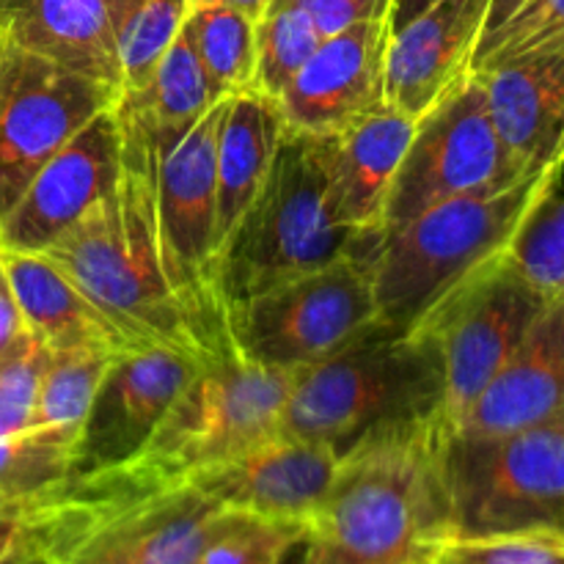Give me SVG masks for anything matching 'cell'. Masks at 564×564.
Instances as JSON below:
<instances>
[{"mask_svg": "<svg viewBox=\"0 0 564 564\" xmlns=\"http://www.w3.org/2000/svg\"><path fill=\"white\" fill-rule=\"evenodd\" d=\"M110 361L113 356L102 350L50 352L31 427L55 430L75 438Z\"/></svg>", "mask_w": 564, "mask_h": 564, "instance_id": "f1b7e54d", "label": "cell"}, {"mask_svg": "<svg viewBox=\"0 0 564 564\" xmlns=\"http://www.w3.org/2000/svg\"><path fill=\"white\" fill-rule=\"evenodd\" d=\"M427 564H564V534L449 538Z\"/></svg>", "mask_w": 564, "mask_h": 564, "instance_id": "e575fe53", "label": "cell"}, {"mask_svg": "<svg viewBox=\"0 0 564 564\" xmlns=\"http://www.w3.org/2000/svg\"><path fill=\"white\" fill-rule=\"evenodd\" d=\"M121 130L113 108L94 116L36 171L0 224L3 251L42 253L116 191Z\"/></svg>", "mask_w": 564, "mask_h": 564, "instance_id": "5bb4252c", "label": "cell"}, {"mask_svg": "<svg viewBox=\"0 0 564 564\" xmlns=\"http://www.w3.org/2000/svg\"><path fill=\"white\" fill-rule=\"evenodd\" d=\"M47 361L50 350L31 330H25L0 358V438L22 433L33 424Z\"/></svg>", "mask_w": 564, "mask_h": 564, "instance_id": "836d02e7", "label": "cell"}, {"mask_svg": "<svg viewBox=\"0 0 564 564\" xmlns=\"http://www.w3.org/2000/svg\"><path fill=\"white\" fill-rule=\"evenodd\" d=\"M433 3H438V0H391V11H389L391 31H400L402 25H408L413 17L427 11Z\"/></svg>", "mask_w": 564, "mask_h": 564, "instance_id": "f35d334b", "label": "cell"}, {"mask_svg": "<svg viewBox=\"0 0 564 564\" xmlns=\"http://www.w3.org/2000/svg\"><path fill=\"white\" fill-rule=\"evenodd\" d=\"M295 375L237 352L204 361L160 422L147 449L113 471L75 479L77 499L102 518L185 485L187 477L281 435Z\"/></svg>", "mask_w": 564, "mask_h": 564, "instance_id": "3957f363", "label": "cell"}, {"mask_svg": "<svg viewBox=\"0 0 564 564\" xmlns=\"http://www.w3.org/2000/svg\"><path fill=\"white\" fill-rule=\"evenodd\" d=\"M507 259L549 297L564 292V196L540 198L507 248Z\"/></svg>", "mask_w": 564, "mask_h": 564, "instance_id": "4dcf8cb0", "label": "cell"}, {"mask_svg": "<svg viewBox=\"0 0 564 564\" xmlns=\"http://www.w3.org/2000/svg\"><path fill=\"white\" fill-rule=\"evenodd\" d=\"M121 171L116 191L66 229L44 257L102 308L135 347H169L204 364L202 347L176 303L158 246V143L135 108L119 94Z\"/></svg>", "mask_w": 564, "mask_h": 564, "instance_id": "6da1fadb", "label": "cell"}, {"mask_svg": "<svg viewBox=\"0 0 564 564\" xmlns=\"http://www.w3.org/2000/svg\"><path fill=\"white\" fill-rule=\"evenodd\" d=\"M378 237L336 224L328 135L284 130L257 198L218 251L215 273L226 317L270 286L345 257L369 259Z\"/></svg>", "mask_w": 564, "mask_h": 564, "instance_id": "5b68a950", "label": "cell"}, {"mask_svg": "<svg viewBox=\"0 0 564 564\" xmlns=\"http://www.w3.org/2000/svg\"><path fill=\"white\" fill-rule=\"evenodd\" d=\"M339 455L317 441L275 435L185 479L224 510L308 529L334 482Z\"/></svg>", "mask_w": 564, "mask_h": 564, "instance_id": "2e32d148", "label": "cell"}, {"mask_svg": "<svg viewBox=\"0 0 564 564\" xmlns=\"http://www.w3.org/2000/svg\"><path fill=\"white\" fill-rule=\"evenodd\" d=\"M224 99L158 160V246L165 281L185 312L204 358L231 356L229 317L218 292L215 147Z\"/></svg>", "mask_w": 564, "mask_h": 564, "instance_id": "ba28073f", "label": "cell"}, {"mask_svg": "<svg viewBox=\"0 0 564 564\" xmlns=\"http://www.w3.org/2000/svg\"><path fill=\"white\" fill-rule=\"evenodd\" d=\"M490 119L474 75L416 121L383 209V231L400 229L435 204L501 191L523 180Z\"/></svg>", "mask_w": 564, "mask_h": 564, "instance_id": "30bf717a", "label": "cell"}, {"mask_svg": "<svg viewBox=\"0 0 564 564\" xmlns=\"http://www.w3.org/2000/svg\"><path fill=\"white\" fill-rule=\"evenodd\" d=\"M72 435L44 427L0 438V518L25 523L69 482Z\"/></svg>", "mask_w": 564, "mask_h": 564, "instance_id": "484cf974", "label": "cell"}, {"mask_svg": "<svg viewBox=\"0 0 564 564\" xmlns=\"http://www.w3.org/2000/svg\"><path fill=\"white\" fill-rule=\"evenodd\" d=\"M413 130L416 121L383 105L347 130L328 135L330 209L336 224L356 235L383 231L386 198Z\"/></svg>", "mask_w": 564, "mask_h": 564, "instance_id": "44dd1931", "label": "cell"}, {"mask_svg": "<svg viewBox=\"0 0 564 564\" xmlns=\"http://www.w3.org/2000/svg\"><path fill=\"white\" fill-rule=\"evenodd\" d=\"M441 435L438 422L408 424L347 449L306 529V564L430 562L452 538Z\"/></svg>", "mask_w": 564, "mask_h": 564, "instance_id": "7a4b0ae2", "label": "cell"}, {"mask_svg": "<svg viewBox=\"0 0 564 564\" xmlns=\"http://www.w3.org/2000/svg\"><path fill=\"white\" fill-rule=\"evenodd\" d=\"M323 42L308 11L297 0H270L257 20V75L253 91L279 99Z\"/></svg>", "mask_w": 564, "mask_h": 564, "instance_id": "83f0119b", "label": "cell"}, {"mask_svg": "<svg viewBox=\"0 0 564 564\" xmlns=\"http://www.w3.org/2000/svg\"><path fill=\"white\" fill-rule=\"evenodd\" d=\"M33 543H36V540H33V534L20 523V529H17V532H11L9 538L0 540V564H11L17 556L25 554Z\"/></svg>", "mask_w": 564, "mask_h": 564, "instance_id": "ab89813d", "label": "cell"}, {"mask_svg": "<svg viewBox=\"0 0 564 564\" xmlns=\"http://www.w3.org/2000/svg\"><path fill=\"white\" fill-rule=\"evenodd\" d=\"M521 3H523V0H490L488 22H485V33H482V36H488L490 31H496V28H499L501 22H505L507 17H510L512 11H516Z\"/></svg>", "mask_w": 564, "mask_h": 564, "instance_id": "60d3db41", "label": "cell"}, {"mask_svg": "<svg viewBox=\"0 0 564 564\" xmlns=\"http://www.w3.org/2000/svg\"><path fill=\"white\" fill-rule=\"evenodd\" d=\"M551 50H564V0H523L496 31L479 39L471 72Z\"/></svg>", "mask_w": 564, "mask_h": 564, "instance_id": "d6a6232c", "label": "cell"}, {"mask_svg": "<svg viewBox=\"0 0 564 564\" xmlns=\"http://www.w3.org/2000/svg\"><path fill=\"white\" fill-rule=\"evenodd\" d=\"M6 273L20 303L25 328L47 347L50 352L66 350H102L110 356L138 350L113 319L94 306L61 268H55L44 253L3 251Z\"/></svg>", "mask_w": 564, "mask_h": 564, "instance_id": "7402d4cb", "label": "cell"}, {"mask_svg": "<svg viewBox=\"0 0 564 564\" xmlns=\"http://www.w3.org/2000/svg\"><path fill=\"white\" fill-rule=\"evenodd\" d=\"M564 413V292L545 308L452 433L507 435ZM449 435V433H446Z\"/></svg>", "mask_w": 564, "mask_h": 564, "instance_id": "ac0fdd59", "label": "cell"}, {"mask_svg": "<svg viewBox=\"0 0 564 564\" xmlns=\"http://www.w3.org/2000/svg\"><path fill=\"white\" fill-rule=\"evenodd\" d=\"M545 303L549 295L501 253L419 323V328L433 336L444 358V435L457 427L463 413L505 367Z\"/></svg>", "mask_w": 564, "mask_h": 564, "instance_id": "8fae6325", "label": "cell"}, {"mask_svg": "<svg viewBox=\"0 0 564 564\" xmlns=\"http://www.w3.org/2000/svg\"><path fill=\"white\" fill-rule=\"evenodd\" d=\"M303 540L306 527L301 523L270 521L229 510L193 564H281Z\"/></svg>", "mask_w": 564, "mask_h": 564, "instance_id": "1f68e13d", "label": "cell"}, {"mask_svg": "<svg viewBox=\"0 0 564 564\" xmlns=\"http://www.w3.org/2000/svg\"><path fill=\"white\" fill-rule=\"evenodd\" d=\"M17 529H20V523L6 521V518H0V540L9 538V534H11V532H17Z\"/></svg>", "mask_w": 564, "mask_h": 564, "instance_id": "f6af8a7d", "label": "cell"}, {"mask_svg": "<svg viewBox=\"0 0 564 564\" xmlns=\"http://www.w3.org/2000/svg\"><path fill=\"white\" fill-rule=\"evenodd\" d=\"M185 31L220 97L253 91V75H257L253 17L229 6L198 3L187 11Z\"/></svg>", "mask_w": 564, "mask_h": 564, "instance_id": "4316f807", "label": "cell"}, {"mask_svg": "<svg viewBox=\"0 0 564 564\" xmlns=\"http://www.w3.org/2000/svg\"><path fill=\"white\" fill-rule=\"evenodd\" d=\"M198 367L196 358L169 347L113 356L72 441L69 482L135 460Z\"/></svg>", "mask_w": 564, "mask_h": 564, "instance_id": "4fadbf2b", "label": "cell"}, {"mask_svg": "<svg viewBox=\"0 0 564 564\" xmlns=\"http://www.w3.org/2000/svg\"><path fill=\"white\" fill-rule=\"evenodd\" d=\"M191 0H138L116 39L121 94H135L152 77L165 50L180 36Z\"/></svg>", "mask_w": 564, "mask_h": 564, "instance_id": "f546056e", "label": "cell"}, {"mask_svg": "<svg viewBox=\"0 0 564 564\" xmlns=\"http://www.w3.org/2000/svg\"><path fill=\"white\" fill-rule=\"evenodd\" d=\"M488 9L490 0H438L391 31L383 69L386 105L419 121L466 80Z\"/></svg>", "mask_w": 564, "mask_h": 564, "instance_id": "e0dca14e", "label": "cell"}, {"mask_svg": "<svg viewBox=\"0 0 564 564\" xmlns=\"http://www.w3.org/2000/svg\"><path fill=\"white\" fill-rule=\"evenodd\" d=\"M452 538L564 534V413L507 435H441Z\"/></svg>", "mask_w": 564, "mask_h": 564, "instance_id": "52a82bcc", "label": "cell"}, {"mask_svg": "<svg viewBox=\"0 0 564 564\" xmlns=\"http://www.w3.org/2000/svg\"><path fill=\"white\" fill-rule=\"evenodd\" d=\"M284 116L275 99L259 91H240L224 99L215 147V235L218 251L246 209L257 198L279 143Z\"/></svg>", "mask_w": 564, "mask_h": 564, "instance_id": "603a6c76", "label": "cell"}, {"mask_svg": "<svg viewBox=\"0 0 564 564\" xmlns=\"http://www.w3.org/2000/svg\"><path fill=\"white\" fill-rule=\"evenodd\" d=\"M198 3L229 6V9H237V11H242V14H248V17H253V20H259V17H262V11L268 9L270 0H191V6H198Z\"/></svg>", "mask_w": 564, "mask_h": 564, "instance_id": "b9f144b4", "label": "cell"}, {"mask_svg": "<svg viewBox=\"0 0 564 564\" xmlns=\"http://www.w3.org/2000/svg\"><path fill=\"white\" fill-rule=\"evenodd\" d=\"M121 97L147 121L160 154L174 147L213 105L226 99L215 91L185 25L158 61L147 86Z\"/></svg>", "mask_w": 564, "mask_h": 564, "instance_id": "d4e9b609", "label": "cell"}, {"mask_svg": "<svg viewBox=\"0 0 564 564\" xmlns=\"http://www.w3.org/2000/svg\"><path fill=\"white\" fill-rule=\"evenodd\" d=\"M369 264L345 257L314 273L259 292L229 314L235 352L259 367L303 372L378 334Z\"/></svg>", "mask_w": 564, "mask_h": 564, "instance_id": "9c48e42d", "label": "cell"}, {"mask_svg": "<svg viewBox=\"0 0 564 564\" xmlns=\"http://www.w3.org/2000/svg\"><path fill=\"white\" fill-rule=\"evenodd\" d=\"M226 512L191 485H180L130 507L108 523L124 538L132 564H193L218 532Z\"/></svg>", "mask_w": 564, "mask_h": 564, "instance_id": "cb8c5ba5", "label": "cell"}, {"mask_svg": "<svg viewBox=\"0 0 564 564\" xmlns=\"http://www.w3.org/2000/svg\"><path fill=\"white\" fill-rule=\"evenodd\" d=\"M138 0H0V36L119 88L116 39Z\"/></svg>", "mask_w": 564, "mask_h": 564, "instance_id": "ffe728a7", "label": "cell"}, {"mask_svg": "<svg viewBox=\"0 0 564 564\" xmlns=\"http://www.w3.org/2000/svg\"><path fill=\"white\" fill-rule=\"evenodd\" d=\"M33 540H36V538H33ZM11 564H61V562H58V556L50 554L47 549H42L39 543H33L31 549L25 551V554L17 556V560Z\"/></svg>", "mask_w": 564, "mask_h": 564, "instance_id": "7bdbcfd3", "label": "cell"}, {"mask_svg": "<svg viewBox=\"0 0 564 564\" xmlns=\"http://www.w3.org/2000/svg\"><path fill=\"white\" fill-rule=\"evenodd\" d=\"M25 330L28 328L25 319H22L20 303H17L9 273H6L3 257H0V358L11 350V345H14Z\"/></svg>", "mask_w": 564, "mask_h": 564, "instance_id": "74e56055", "label": "cell"}, {"mask_svg": "<svg viewBox=\"0 0 564 564\" xmlns=\"http://www.w3.org/2000/svg\"><path fill=\"white\" fill-rule=\"evenodd\" d=\"M444 397V358L433 336L378 330L295 375L281 435L317 441L341 457L386 430L441 424Z\"/></svg>", "mask_w": 564, "mask_h": 564, "instance_id": "8992f818", "label": "cell"}, {"mask_svg": "<svg viewBox=\"0 0 564 564\" xmlns=\"http://www.w3.org/2000/svg\"><path fill=\"white\" fill-rule=\"evenodd\" d=\"M281 564H306V540H303V543H297L295 549L284 556V562Z\"/></svg>", "mask_w": 564, "mask_h": 564, "instance_id": "ee69618b", "label": "cell"}, {"mask_svg": "<svg viewBox=\"0 0 564 564\" xmlns=\"http://www.w3.org/2000/svg\"><path fill=\"white\" fill-rule=\"evenodd\" d=\"M64 564H132L130 549L113 523L99 527L91 538L83 540Z\"/></svg>", "mask_w": 564, "mask_h": 564, "instance_id": "8d00e7d4", "label": "cell"}, {"mask_svg": "<svg viewBox=\"0 0 564 564\" xmlns=\"http://www.w3.org/2000/svg\"><path fill=\"white\" fill-rule=\"evenodd\" d=\"M389 17L364 20L330 33L275 99L286 130L336 135L383 108Z\"/></svg>", "mask_w": 564, "mask_h": 564, "instance_id": "9a60e30c", "label": "cell"}, {"mask_svg": "<svg viewBox=\"0 0 564 564\" xmlns=\"http://www.w3.org/2000/svg\"><path fill=\"white\" fill-rule=\"evenodd\" d=\"M564 163L534 171L516 185L452 198L378 237L369 279L380 328L405 336L463 281L507 253L540 198L560 187Z\"/></svg>", "mask_w": 564, "mask_h": 564, "instance_id": "277c9868", "label": "cell"}, {"mask_svg": "<svg viewBox=\"0 0 564 564\" xmlns=\"http://www.w3.org/2000/svg\"><path fill=\"white\" fill-rule=\"evenodd\" d=\"M394 564H427V562H422V560H411V562H394Z\"/></svg>", "mask_w": 564, "mask_h": 564, "instance_id": "bcb514c9", "label": "cell"}, {"mask_svg": "<svg viewBox=\"0 0 564 564\" xmlns=\"http://www.w3.org/2000/svg\"><path fill=\"white\" fill-rule=\"evenodd\" d=\"M119 94L0 36V224L36 171Z\"/></svg>", "mask_w": 564, "mask_h": 564, "instance_id": "7c38bea8", "label": "cell"}, {"mask_svg": "<svg viewBox=\"0 0 564 564\" xmlns=\"http://www.w3.org/2000/svg\"><path fill=\"white\" fill-rule=\"evenodd\" d=\"M297 3L308 11L323 39L356 22L389 17L391 11V0H297Z\"/></svg>", "mask_w": 564, "mask_h": 564, "instance_id": "d590c367", "label": "cell"}, {"mask_svg": "<svg viewBox=\"0 0 564 564\" xmlns=\"http://www.w3.org/2000/svg\"><path fill=\"white\" fill-rule=\"evenodd\" d=\"M471 75L521 174L564 163V50L501 61Z\"/></svg>", "mask_w": 564, "mask_h": 564, "instance_id": "d6986e66", "label": "cell"}]
</instances>
